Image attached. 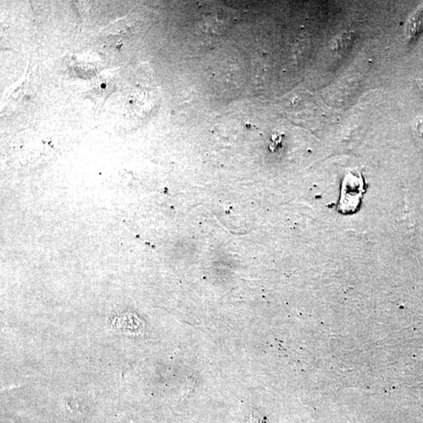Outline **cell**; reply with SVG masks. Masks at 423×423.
<instances>
[{
  "mask_svg": "<svg viewBox=\"0 0 423 423\" xmlns=\"http://www.w3.org/2000/svg\"><path fill=\"white\" fill-rule=\"evenodd\" d=\"M415 82H416L417 87H418V90L421 93V96L423 98V79H418V80L415 81Z\"/></svg>",
  "mask_w": 423,
  "mask_h": 423,
  "instance_id": "1",
  "label": "cell"
}]
</instances>
